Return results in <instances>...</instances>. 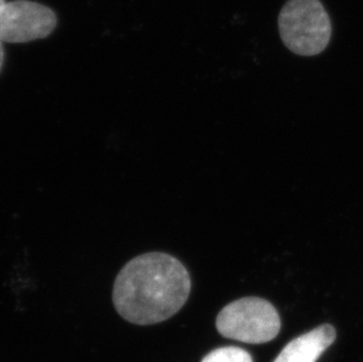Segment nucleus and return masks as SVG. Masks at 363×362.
I'll list each match as a JSON object with an SVG mask.
<instances>
[{
	"label": "nucleus",
	"mask_w": 363,
	"mask_h": 362,
	"mask_svg": "<svg viewBox=\"0 0 363 362\" xmlns=\"http://www.w3.org/2000/svg\"><path fill=\"white\" fill-rule=\"evenodd\" d=\"M192 280L185 265L164 252L130 259L113 285L114 307L135 325H155L177 314L189 300Z\"/></svg>",
	"instance_id": "f257e3e1"
},
{
	"label": "nucleus",
	"mask_w": 363,
	"mask_h": 362,
	"mask_svg": "<svg viewBox=\"0 0 363 362\" xmlns=\"http://www.w3.org/2000/svg\"><path fill=\"white\" fill-rule=\"evenodd\" d=\"M279 32L293 53L320 55L332 37V23L320 0H288L279 14Z\"/></svg>",
	"instance_id": "f03ea898"
},
{
	"label": "nucleus",
	"mask_w": 363,
	"mask_h": 362,
	"mask_svg": "<svg viewBox=\"0 0 363 362\" xmlns=\"http://www.w3.org/2000/svg\"><path fill=\"white\" fill-rule=\"evenodd\" d=\"M216 328L225 338L246 344H264L278 336L281 320L269 301L247 297L230 302L220 311Z\"/></svg>",
	"instance_id": "7ed1b4c3"
},
{
	"label": "nucleus",
	"mask_w": 363,
	"mask_h": 362,
	"mask_svg": "<svg viewBox=\"0 0 363 362\" xmlns=\"http://www.w3.org/2000/svg\"><path fill=\"white\" fill-rule=\"evenodd\" d=\"M55 11L31 0H13L0 11V41L24 44L44 39L55 31Z\"/></svg>",
	"instance_id": "20e7f679"
},
{
	"label": "nucleus",
	"mask_w": 363,
	"mask_h": 362,
	"mask_svg": "<svg viewBox=\"0 0 363 362\" xmlns=\"http://www.w3.org/2000/svg\"><path fill=\"white\" fill-rule=\"evenodd\" d=\"M335 338V328L332 325L319 326L291 340L273 362H316Z\"/></svg>",
	"instance_id": "39448f33"
},
{
	"label": "nucleus",
	"mask_w": 363,
	"mask_h": 362,
	"mask_svg": "<svg viewBox=\"0 0 363 362\" xmlns=\"http://www.w3.org/2000/svg\"><path fill=\"white\" fill-rule=\"evenodd\" d=\"M201 362H253V358L239 347H223L212 351Z\"/></svg>",
	"instance_id": "423d86ee"
},
{
	"label": "nucleus",
	"mask_w": 363,
	"mask_h": 362,
	"mask_svg": "<svg viewBox=\"0 0 363 362\" xmlns=\"http://www.w3.org/2000/svg\"><path fill=\"white\" fill-rule=\"evenodd\" d=\"M4 62H5V50H4V45L0 41V72L3 70Z\"/></svg>",
	"instance_id": "0eeeda50"
},
{
	"label": "nucleus",
	"mask_w": 363,
	"mask_h": 362,
	"mask_svg": "<svg viewBox=\"0 0 363 362\" xmlns=\"http://www.w3.org/2000/svg\"><path fill=\"white\" fill-rule=\"evenodd\" d=\"M6 3V0H0V11L3 10V7L5 6Z\"/></svg>",
	"instance_id": "6e6552de"
}]
</instances>
